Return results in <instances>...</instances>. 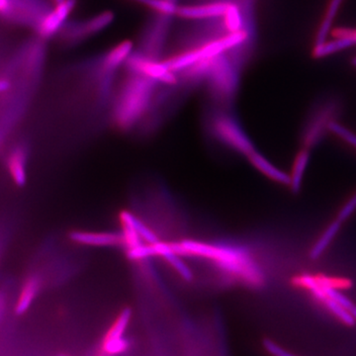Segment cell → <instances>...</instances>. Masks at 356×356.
<instances>
[{
  "label": "cell",
  "mask_w": 356,
  "mask_h": 356,
  "mask_svg": "<svg viewBox=\"0 0 356 356\" xmlns=\"http://www.w3.org/2000/svg\"><path fill=\"white\" fill-rule=\"evenodd\" d=\"M73 242L79 245L96 247H124V238L122 233L111 232H73L70 235Z\"/></svg>",
  "instance_id": "8fae6325"
},
{
  "label": "cell",
  "mask_w": 356,
  "mask_h": 356,
  "mask_svg": "<svg viewBox=\"0 0 356 356\" xmlns=\"http://www.w3.org/2000/svg\"><path fill=\"white\" fill-rule=\"evenodd\" d=\"M131 317V310L125 309L115 320L101 344L100 349L104 355H121L130 348V342L126 339L125 332H127Z\"/></svg>",
  "instance_id": "52a82bcc"
},
{
  "label": "cell",
  "mask_w": 356,
  "mask_h": 356,
  "mask_svg": "<svg viewBox=\"0 0 356 356\" xmlns=\"http://www.w3.org/2000/svg\"><path fill=\"white\" fill-rule=\"evenodd\" d=\"M211 132L227 148L249 157L256 151L252 140L236 119L228 114H218L211 122Z\"/></svg>",
  "instance_id": "3957f363"
},
{
  "label": "cell",
  "mask_w": 356,
  "mask_h": 356,
  "mask_svg": "<svg viewBox=\"0 0 356 356\" xmlns=\"http://www.w3.org/2000/svg\"><path fill=\"white\" fill-rule=\"evenodd\" d=\"M263 346L268 353H271L273 355L277 356H291L292 353L289 351L285 350L283 348L279 346V344H275L274 341H270V339H265L263 341Z\"/></svg>",
  "instance_id": "f1b7e54d"
},
{
  "label": "cell",
  "mask_w": 356,
  "mask_h": 356,
  "mask_svg": "<svg viewBox=\"0 0 356 356\" xmlns=\"http://www.w3.org/2000/svg\"><path fill=\"white\" fill-rule=\"evenodd\" d=\"M120 220L121 222L127 223V224L130 225L144 243L153 245V243H158L160 241L155 232L151 231V228H149L134 214L128 212V211H124V212L121 213Z\"/></svg>",
  "instance_id": "603a6c76"
},
{
  "label": "cell",
  "mask_w": 356,
  "mask_h": 356,
  "mask_svg": "<svg viewBox=\"0 0 356 356\" xmlns=\"http://www.w3.org/2000/svg\"><path fill=\"white\" fill-rule=\"evenodd\" d=\"M114 18L113 12L104 11V12L89 18L86 21L73 25L70 29L66 30L64 36H66V41L79 42L80 40H84L88 37L94 36L106 29L114 21Z\"/></svg>",
  "instance_id": "30bf717a"
},
{
  "label": "cell",
  "mask_w": 356,
  "mask_h": 356,
  "mask_svg": "<svg viewBox=\"0 0 356 356\" xmlns=\"http://www.w3.org/2000/svg\"><path fill=\"white\" fill-rule=\"evenodd\" d=\"M356 210V192L353 196L350 197V199L348 200V201L344 203V205L342 206L341 210H339V214H337V219L341 223L348 220L353 213L355 212Z\"/></svg>",
  "instance_id": "83f0119b"
},
{
  "label": "cell",
  "mask_w": 356,
  "mask_h": 356,
  "mask_svg": "<svg viewBox=\"0 0 356 356\" xmlns=\"http://www.w3.org/2000/svg\"><path fill=\"white\" fill-rule=\"evenodd\" d=\"M158 16L157 19L153 20L144 32L142 43V49H144L142 55L157 59L158 55L164 49L171 18L160 15Z\"/></svg>",
  "instance_id": "9c48e42d"
},
{
  "label": "cell",
  "mask_w": 356,
  "mask_h": 356,
  "mask_svg": "<svg viewBox=\"0 0 356 356\" xmlns=\"http://www.w3.org/2000/svg\"><path fill=\"white\" fill-rule=\"evenodd\" d=\"M309 160V149H303V150L300 151L298 155L296 156L295 160H294L292 172H291V174H289V176H290V183H289V186H290L294 193L300 191L303 178H304V174L305 171H306Z\"/></svg>",
  "instance_id": "d6986e66"
},
{
  "label": "cell",
  "mask_w": 356,
  "mask_h": 356,
  "mask_svg": "<svg viewBox=\"0 0 356 356\" xmlns=\"http://www.w3.org/2000/svg\"><path fill=\"white\" fill-rule=\"evenodd\" d=\"M125 64L128 70L134 75H142L153 82L167 86L178 84L176 73L169 70L164 61L160 62L142 54H131Z\"/></svg>",
  "instance_id": "8992f818"
},
{
  "label": "cell",
  "mask_w": 356,
  "mask_h": 356,
  "mask_svg": "<svg viewBox=\"0 0 356 356\" xmlns=\"http://www.w3.org/2000/svg\"><path fill=\"white\" fill-rule=\"evenodd\" d=\"M62 1H63V0H53V2H54L55 6H56V4L59 3V2Z\"/></svg>",
  "instance_id": "e575fe53"
},
{
  "label": "cell",
  "mask_w": 356,
  "mask_h": 356,
  "mask_svg": "<svg viewBox=\"0 0 356 356\" xmlns=\"http://www.w3.org/2000/svg\"><path fill=\"white\" fill-rule=\"evenodd\" d=\"M339 106V101L335 100H326L315 105L303 131L304 148L310 150L320 142L328 132L330 122L334 121Z\"/></svg>",
  "instance_id": "5b68a950"
},
{
  "label": "cell",
  "mask_w": 356,
  "mask_h": 356,
  "mask_svg": "<svg viewBox=\"0 0 356 356\" xmlns=\"http://www.w3.org/2000/svg\"><path fill=\"white\" fill-rule=\"evenodd\" d=\"M11 88L10 80L6 77H0V94L6 93Z\"/></svg>",
  "instance_id": "1f68e13d"
},
{
  "label": "cell",
  "mask_w": 356,
  "mask_h": 356,
  "mask_svg": "<svg viewBox=\"0 0 356 356\" xmlns=\"http://www.w3.org/2000/svg\"><path fill=\"white\" fill-rule=\"evenodd\" d=\"M334 38L335 40L330 41V42L326 41L321 45L315 46L313 53H312L315 59L328 57L355 46V43L346 37H334Z\"/></svg>",
  "instance_id": "44dd1931"
},
{
  "label": "cell",
  "mask_w": 356,
  "mask_h": 356,
  "mask_svg": "<svg viewBox=\"0 0 356 356\" xmlns=\"http://www.w3.org/2000/svg\"><path fill=\"white\" fill-rule=\"evenodd\" d=\"M155 86L156 82L142 75H134L126 80L117 95L112 111L116 127L129 131L142 120L150 109Z\"/></svg>",
  "instance_id": "7a4b0ae2"
},
{
  "label": "cell",
  "mask_w": 356,
  "mask_h": 356,
  "mask_svg": "<svg viewBox=\"0 0 356 356\" xmlns=\"http://www.w3.org/2000/svg\"><path fill=\"white\" fill-rule=\"evenodd\" d=\"M12 0H0V16H11Z\"/></svg>",
  "instance_id": "4dcf8cb0"
},
{
  "label": "cell",
  "mask_w": 356,
  "mask_h": 356,
  "mask_svg": "<svg viewBox=\"0 0 356 356\" xmlns=\"http://www.w3.org/2000/svg\"><path fill=\"white\" fill-rule=\"evenodd\" d=\"M341 227V222L339 221L337 219L328 225L327 229L324 231V233L321 234L319 240L315 243L311 250H310L309 254L312 259H317L323 256L325 250L328 249V245H330V243L334 241L335 236L339 233Z\"/></svg>",
  "instance_id": "7402d4cb"
},
{
  "label": "cell",
  "mask_w": 356,
  "mask_h": 356,
  "mask_svg": "<svg viewBox=\"0 0 356 356\" xmlns=\"http://www.w3.org/2000/svg\"><path fill=\"white\" fill-rule=\"evenodd\" d=\"M171 245L181 256L208 261L227 277L247 286L263 283V271L249 250L241 245L195 240L179 241Z\"/></svg>",
  "instance_id": "6da1fadb"
},
{
  "label": "cell",
  "mask_w": 356,
  "mask_h": 356,
  "mask_svg": "<svg viewBox=\"0 0 356 356\" xmlns=\"http://www.w3.org/2000/svg\"><path fill=\"white\" fill-rule=\"evenodd\" d=\"M316 280L319 285L323 287H330V288L348 289L351 286V282L348 279L344 278L328 277L325 275H317Z\"/></svg>",
  "instance_id": "4316f807"
},
{
  "label": "cell",
  "mask_w": 356,
  "mask_h": 356,
  "mask_svg": "<svg viewBox=\"0 0 356 356\" xmlns=\"http://www.w3.org/2000/svg\"><path fill=\"white\" fill-rule=\"evenodd\" d=\"M153 247L156 256H160L164 259L172 270H176L179 277L185 279V281H191L193 278L191 270L183 261V256H181L174 250L171 243L158 241V243H153Z\"/></svg>",
  "instance_id": "4fadbf2b"
},
{
  "label": "cell",
  "mask_w": 356,
  "mask_h": 356,
  "mask_svg": "<svg viewBox=\"0 0 356 356\" xmlns=\"http://www.w3.org/2000/svg\"><path fill=\"white\" fill-rule=\"evenodd\" d=\"M344 0H330L328 3L327 12H326L325 17L321 20L320 28L317 33L316 39H315V46L321 45L326 42L328 39V34L332 30V23H334L335 17H337V12L341 8Z\"/></svg>",
  "instance_id": "ffe728a7"
},
{
  "label": "cell",
  "mask_w": 356,
  "mask_h": 356,
  "mask_svg": "<svg viewBox=\"0 0 356 356\" xmlns=\"http://www.w3.org/2000/svg\"><path fill=\"white\" fill-rule=\"evenodd\" d=\"M77 0H63L56 4L53 10L48 11L36 25L39 36L42 39H50L63 28L64 22L73 12Z\"/></svg>",
  "instance_id": "ba28073f"
},
{
  "label": "cell",
  "mask_w": 356,
  "mask_h": 356,
  "mask_svg": "<svg viewBox=\"0 0 356 356\" xmlns=\"http://www.w3.org/2000/svg\"><path fill=\"white\" fill-rule=\"evenodd\" d=\"M328 132L334 133L337 137L341 139L342 141L348 142L353 148L356 149V135L353 131L344 127L341 123L337 121L330 122L328 126Z\"/></svg>",
  "instance_id": "484cf974"
},
{
  "label": "cell",
  "mask_w": 356,
  "mask_h": 356,
  "mask_svg": "<svg viewBox=\"0 0 356 356\" xmlns=\"http://www.w3.org/2000/svg\"><path fill=\"white\" fill-rule=\"evenodd\" d=\"M41 286H42V282L38 275H31L27 278L18 297L17 304L15 306L16 313L22 315L28 311L32 303L36 299Z\"/></svg>",
  "instance_id": "e0dca14e"
},
{
  "label": "cell",
  "mask_w": 356,
  "mask_h": 356,
  "mask_svg": "<svg viewBox=\"0 0 356 356\" xmlns=\"http://www.w3.org/2000/svg\"><path fill=\"white\" fill-rule=\"evenodd\" d=\"M167 1L171 2V3L178 6V0H167Z\"/></svg>",
  "instance_id": "d6a6232c"
},
{
  "label": "cell",
  "mask_w": 356,
  "mask_h": 356,
  "mask_svg": "<svg viewBox=\"0 0 356 356\" xmlns=\"http://www.w3.org/2000/svg\"><path fill=\"white\" fill-rule=\"evenodd\" d=\"M132 52L133 43L131 41H123V42L115 46L103 57V71H105L108 75L114 73L122 64L126 63Z\"/></svg>",
  "instance_id": "2e32d148"
},
{
  "label": "cell",
  "mask_w": 356,
  "mask_h": 356,
  "mask_svg": "<svg viewBox=\"0 0 356 356\" xmlns=\"http://www.w3.org/2000/svg\"><path fill=\"white\" fill-rule=\"evenodd\" d=\"M243 21L245 20H243V15L240 6L234 3V2H229V8L223 16V22H224L226 29L228 30V33L245 29L243 27Z\"/></svg>",
  "instance_id": "cb8c5ba5"
},
{
  "label": "cell",
  "mask_w": 356,
  "mask_h": 356,
  "mask_svg": "<svg viewBox=\"0 0 356 356\" xmlns=\"http://www.w3.org/2000/svg\"><path fill=\"white\" fill-rule=\"evenodd\" d=\"M198 49L187 50L165 59L164 63L174 73H181L201 61Z\"/></svg>",
  "instance_id": "ac0fdd59"
},
{
  "label": "cell",
  "mask_w": 356,
  "mask_h": 356,
  "mask_svg": "<svg viewBox=\"0 0 356 356\" xmlns=\"http://www.w3.org/2000/svg\"><path fill=\"white\" fill-rule=\"evenodd\" d=\"M133 1L147 6L155 11L157 15L167 16V17H172L178 12V6L167 0H133Z\"/></svg>",
  "instance_id": "d4e9b609"
},
{
  "label": "cell",
  "mask_w": 356,
  "mask_h": 356,
  "mask_svg": "<svg viewBox=\"0 0 356 356\" xmlns=\"http://www.w3.org/2000/svg\"><path fill=\"white\" fill-rule=\"evenodd\" d=\"M334 37H346L350 39L356 45V29L355 28H337L332 30Z\"/></svg>",
  "instance_id": "f546056e"
},
{
  "label": "cell",
  "mask_w": 356,
  "mask_h": 356,
  "mask_svg": "<svg viewBox=\"0 0 356 356\" xmlns=\"http://www.w3.org/2000/svg\"><path fill=\"white\" fill-rule=\"evenodd\" d=\"M229 6V2L219 1L178 6L176 15L188 20L214 19V18L223 17Z\"/></svg>",
  "instance_id": "7c38bea8"
},
{
  "label": "cell",
  "mask_w": 356,
  "mask_h": 356,
  "mask_svg": "<svg viewBox=\"0 0 356 356\" xmlns=\"http://www.w3.org/2000/svg\"><path fill=\"white\" fill-rule=\"evenodd\" d=\"M27 149L23 144L16 146L9 153L8 169L11 178L16 185L23 186L26 183Z\"/></svg>",
  "instance_id": "5bb4252c"
},
{
  "label": "cell",
  "mask_w": 356,
  "mask_h": 356,
  "mask_svg": "<svg viewBox=\"0 0 356 356\" xmlns=\"http://www.w3.org/2000/svg\"><path fill=\"white\" fill-rule=\"evenodd\" d=\"M204 79H208L213 93L220 98H229L238 86L236 71L224 54L207 59Z\"/></svg>",
  "instance_id": "277c9868"
},
{
  "label": "cell",
  "mask_w": 356,
  "mask_h": 356,
  "mask_svg": "<svg viewBox=\"0 0 356 356\" xmlns=\"http://www.w3.org/2000/svg\"><path fill=\"white\" fill-rule=\"evenodd\" d=\"M351 64L356 68V57L353 59V61H351Z\"/></svg>",
  "instance_id": "836d02e7"
},
{
  "label": "cell",
  "mask_w": 356,
  "mask_h": 356,
  "mask_svg": "<svg viewBox=\"0 0 356 356\" xmlns=\"http://www.w3.org/2000/svg\"><path fill=\"white\" fill-rule=\"evenodd\" d=\"M247 158H249L250 164L254 165V169L265 176L266 178L275 181V182L281 183V185H289L290 183L289 174L271 164L270 160H266L265 157L257 153L256 151H252Z\"/></svg>",
  "instance_id": "9a60e30c"
}]
</instances>
